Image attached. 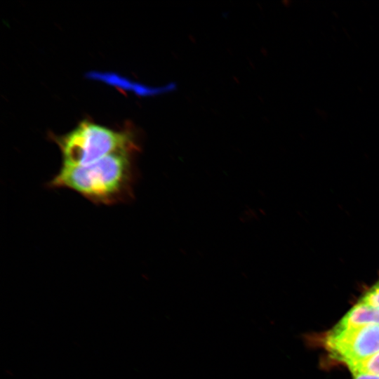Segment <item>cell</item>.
<instances>
[{
    "mask_svg": "<svg viewBox=\"0 0 379 379\" xmlns=\"http://www.w3.org/2000/svg\"><path fill=\"white\" fill-rule=\"evenodd\" d=\"M133 153H114L86 166L62 165L47 185L72 190L96 204L128 202L137 175Z\"/></svg>",
    "mask_w": 379,
    "mask_h": 379,
    "instance_id": "obj_1",
    "label": "cell"
},
{
    "mask_svg": "<svg viewBox=\"0 0 379 379\" xmlns=\"http://www.w3.org/2000/svg\"><path fill=\"white\" fill-rule=\"evenodd\" d=\"M62 165L86 166L120 152H134L138 146L130 134L83 121L57 139Z\"/></svg>",
    "mask_w": 379,
    "mask_h": 379,
    "instance_id": "obj_2",
    "label": "cell"
},
{
    "mask_svg": "<svg viewBox=\"0 0 379 379\" xmlns=\"http://www.w3.org/2000/svg\"><path fill=\"white\" fill-rule=\"evenodd\" d=\"M324 343L333 359L347 366L379 351V325L333 328L325 338Z\"/></svg>",
    "mask_w": 379,
    "mask_h": 379,
    "instance_id": "obj_3",
    "label": "cell"
},
{
    "mask_svg": "<svg viewBox=\"0 0 379 379\" xmlns=\"http://www.w3.org/2000/svg\"><path fill=\"white\" fill-rule=\"evenodd\" d=\"M379 325V310L359 301L339 321L333 329Z\"/></svg>",
    "mask_w": 379,
    "mask_h": 379,
    "instance_id": "obj_4",
    "label": "cell"
},
{
    "mask_svg": "<svg viewBox=\"0 0 379 379\" xmlns=\"http://www.w3.org/2000/svg\"><path fill=\"white\" fill-rule=\"evenodd\" d=\"M347 367L352 373L379 376V351L361 361L347 365Z\"/></svg>",
    "mask_w": 379,
    "mask_h": 379,
    "instance_id": "obj_5",
    "label": "cell"
},
{
    "mask_svg": "<svg viewBox=\"0 0 379 379\" xmlns=\"http://www.w3.org/2000/svg\"><path fill=\"white\" fill-rule=\"evenodd\" d=\"M359 301L379 310V282L366 291Z\"/></svg>",
    "mask_w": 379,
    "mask_h": 379,
    "instance_id": "obj_6",
    "label": "cell"
},
{
    "mask_svg": "<svg viewBox=\"0 0 379 379\" xmlns=\"http://www.w3.org/2000/svg\"><path fill=\"white\" fill-rule=\"evenodd\" d=\"M352 374L353 376V379H379L378 375H372L358 373H353Z\"/></svg>",
    "mask_w": 379,
    "mask_h": 379,
    "instance_id": "obj_7",
    "label": "cell"
},
{
    "mask_svg": "<svg viewBox=\"0 0 379 379\" xmlns=\"http://www.w3.org/2000/svg\"><path fill=\"white\" fill-rule=\"evenodd\" d=\"M378 282H379V281H378Z\"/></svg>",
    "mask_w": 379,
    "mask_h": 379,
    "instance_id": "obj_8",
    "label": "cell"
}]
</instances>
